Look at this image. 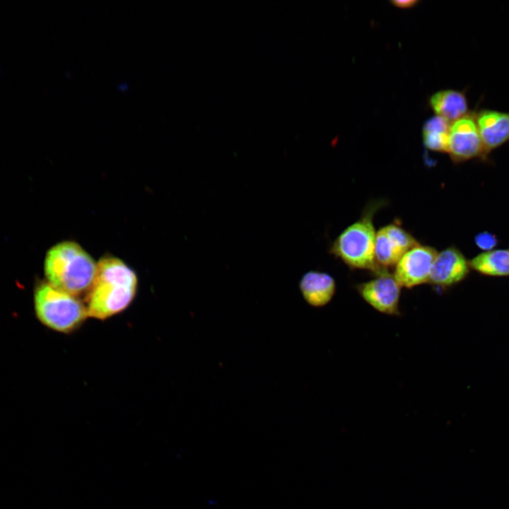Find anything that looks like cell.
I'll return each mask as SVG.
<instances>
[{
  "instance_id": "6da1fadb",
  "label": "cell",
  "mask_w": 509,
  "mask_h": 509,
  "mask_svg": "<svg viewBox=\"0 0 509 509\" xmlns=\"http://www.w3.org/2000/svg\"><path fill=\"white\" fill-rule=\"evenodd\" d=\"M138 280L122 260L106 257L97 262V272L86 298L88 317L103 320L126 310L135 298Z\"/></svg>"
},
{
  "instance_id": "7a4b0ae2",
  "label": "cell",
  "mask_w": 509,
  "mask_h": 509,
  "mask_svg": "<svg viewBox=\"0 0 509 509\" xmlns=\"http://www.w3.org/2000/svg\"><path fill=\"white\" fill-rule=\"evenodd\" d=\"M96 272L97 262L74 242L58 243L46 255L45 274L47 282L74 296L88 294Z\"/></svg>"
},
{
  "instance_id": "3957f363",
  "label": "cell",
  "mask_w": 509,
  "mask_h": 509,
  "mask_svg": "<svg viewBox=\"0 0 509 509\" xmlns=\"http://www.w3.org/2000/svg\"><path fill=\"white\" fill-rule=\"evenodd\" d=\"M382 204H370L356 221L347 226L334 240L329 252L351 269L381 271L375 259L376 231L373 216Z\"/></svg>"
},
{
  "instance_id": "277c9868",
  "label": "cell",
  "mask_w": 509,
  "mask_h": 509,
  "mask_svg": "<svg viewBox=\"0 0 509 509\" xmlns=\"http://www.w3.org/2000/svg\"><path fill=\"white\" fill-rule=\"evenodd\" d=\"M34 305L39 320L47 327L61 333L74 331L88 317L86 305L78 297L48 282H41L36 286Z\"/></svg>"
},
{
  "instance_id": "5b68a950",
  "label": "cell",
  "mask_w": 509,
  "mask_h": 509,
  "mask_svg": "<svg viewBox=\"0 0 509 509\" xmlns=\"http://www.w3.org/2000/svg\"><path fill=\"white\" fill-rule=\"evenodd\" d=\"M447 153L455 163L474 158H487L477 127L474 111H469L450 124Z\"/></svg>"
},
{
  "instance_id": "8992f818",
  "label": "cell",
  "mask_w": 509,
  "mask_h": 509,
  "mask_svg": "<svg viewBox=\"0 0 509 509\" xmlns=\"http://www.w3.org/2000/svg\"><path fill=\"white\" fill-rule=\"evenodd\" d=\"M375 274V278L356 286L359 295L377 311L389 315H399L401 285L388 269Z\"/></svg>"
},
{
  "instance_id": "52a82bcc",
  "label": "cell",
  "mask_w": 509,
  "mask_h": 509,
  "mask_svg": "<svg viewBox=\"0 0 509 509\" xmlns=\"http://www.w3.org/2000/svg\"><path fill=\"white\" fill-rule=\"evenodd\" d=\"M438 252L433 247L420 243L406 251L394 266L393 273L401 286L411 288L428 283Z\"/></svg>"
},
{
  "instance_id": "ba28073f",
  "label": "cell",
  "mask_w": 509,
  "mask_h": 509,
  "mask_svg": "<svg viewBox=\"0 0 509 509\" xmlns=\"http://www.w3.org/2000/svg\"><path fill=\"white\" fill-rule=\"evenodd\" d=\"M469 260L454 245L438 252L429 276L428 283L447 288L463 281L469 274Z\"/></svg>"
},
{
  "instance_id": "9c48e42d",
  "label": "cell",
  "mask_w": 509,
  "mask_h": 509,
  "mask_svg": "<svg viewBox=\"0 0 509 509\" xmlns=\"http://www.w3.org/2000/svg\"><path fill=\"white\" fill-rule=\"evenodd\" d=\"M475 119L486 157L509 141V112L481 109Z\"/></svg>"
},
{
  "instance_id": "30bf717a",
  "label": "cell",
  "mask_w": 509,
  "mask_h": 509,
  "mask_svg": "<svg viewBox=\"0 0 509 509\" xmlns=\"http://www.w3.org/2000/svg\"><path fill=\"white\" fill-rule=\"evenodd\" d=\"M299 288L305 300L310 305L319 308L331 301L336 291V282L326 272L309 271L302 276Z\"/></svg>"
},
{
  "instance_id": "8fae6325",
  "label": "cell",
  "mask_w": 509,
  "mask_h": 509,
  "mask_svg": "<svg viewBox=\"0 0 509 509\" xmlns=\"http://www.w3.org/2000/svg\"><path fill=\"white\" fill-rule=\"evenodd\" d=\"M428 102L436 115L450 123L469 112L467 100L463 91L452 89L439 90L430 97Z\"/></svg>"
},
{
  "instance_id": "7c38bea8",
  "label": "cell",
  "mask_w": 509,
  "mask_h": 509,
  "mask_svg": "<svg viewBox=\"0 0 509 509\" xmlns=\"http://www.w3.org/2000/svg\"><path fill=\"white\" fill-rule=\"evenodd\" d=\"M470 269L489 276H509V250L484 252L469 260Z\"/></svg>"
},
{
  "instance_id": "4fadbf2b",
  "label": "cell",
  "mask_w": 509,
  "mask_h": 509,
  "mask_svg": "<svg viewBox=\"0 0 509 509\" xmlns=\"http://www.w3.org/2000/svg\"><path fill=\"white\" fill-rule=\"evenodd\" d=\"M450 124L437 115L428 119L422 129L424 146L433 151L447 153Z\"/></svg>"
},
{
  "instance_id": "5bb4252c",
  "label": "cell",
  "mask_w": 509,
  "mask_h": 509,
  "mask_svg": "<svg viewBox=\"0 0 509 509\" xmlns=\"http://www.w3.org/2000/svg\"><path fill=\"white\" fill-rule=\"evenodd\" d=\"M405 253L402 248L381 228L377 233L375 242V259L380 270L394 267Z\"/></svg>"
},
{
  "instance_id": "9a60e30c",
  "label": "cell",
  "mask_w": 509,
  "mask_h": 509,
  "mask_svg": "<svg viewBox=\"0 0 509 509\" xmlns=\"http://www.w3.org/2000/svg\"><path fill=\"white\" fill-rule=\"evenodd\" d=\"M385 233L393 239L404 252L419 244L416 239L400 224L394 222L382 227Z\"/></svg>"
},
{
  "instance_id": "2e32d148",
  "label": "cell",
  "mask_w": 509,
  "mask_h": 509,
  "mask_svg": "<svg viewBox=\"0 0 509 509\" xmlns=\"http://www.w3.org/2000/svg\"><path fill=\"white\" fill-rule=\"evenodd\" d=\"M474 242L479 249L485 252L494 250L498 243L496 236L488 231L478 233L474 238Z\"/></svg>"
},
{
  "instance_id": "e0dca14e",
  "label": "cell",
  "mask_w": 509,
  "mask_h": 509,
  "mask_svg": "<svg viewBox=\"0 0 509 509\" xmlns=\"http://www.w3.org/2000/svg\"><path fill=\"white\" fill-rule=\"evenodd\" d=\"M417 3L418 1L416 0H394L391 1V4L394 6L403 8L412 7Z\"/></svg>"
}]
</instances>
